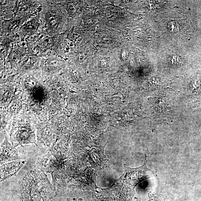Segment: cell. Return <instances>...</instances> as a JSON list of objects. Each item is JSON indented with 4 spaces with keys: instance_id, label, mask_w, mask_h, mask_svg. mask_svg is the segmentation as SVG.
Segmentation results:
<instances>
[{
    "instance_id": "obj_1",
    "label": "cell",
    "mask_w": 201,
    "mask_h": 201,
    "mask_svg": "<svg viewBox=\"0 0 201 201\" xmlns=\"http://www.w3.org/2000/svg\"><path fill=\"white\" fill-rule=\"evenodd\" d=\"M38 169L28 173L22 183L25 197L30 201H37L39 198L41 200L44 196L51 198L54 190L47 175Z\"/></svg>"
},
{
    "instance_id": "obj_2",
    "label": "cell",
    "mask_w": 201,
    "mask_h": 201,
    "mask_svg": "<svg viewBox=\"0 0 201 201\" xmlns=\"http://www.w3.org/2000/svg\"><path fill=\"white\" fill-rule=\"evenodd\" d=\"M146 156L145 155L144 163L141 167L137 168H131L126 165H124V172L119 181L125 185L135 186L142 181L151 177L153 173L146 166Z\"/></svg>"
},
{
    "instance_id": "obj_3",
    "label": "cell",
    "mask_w": 201,
    "mask_h": 201,
    "mask_svg": "<svg viewBox=\"0 0 201 201\" xmlns=\"http://www.w3.org/2000/svg\"><path fill=\"white\" fill-rule=\"evenodd\" d=\"M63 161L54 155L51 151L38 158L37 167L44 172L51 173L55 171L62 169Z\"/></svg>"
},
{
    "instance_id": "obj_4",
    "label": "cell",
    "mask_w": 201,
    "mask_h": 201,
    "mask_svg": "<svg viewBox=\"0 0 201 201\" xmlns=\"http://www.w3.org/2000/svg\"><path fill=\"white\" fill-rule=\"evenodd\" d=\"M11 139L13 147L15 148L22 144L36 143L34 131L27 126H20L13 129L11 134Z\"/></svg>"
},
{
    "instance_id": "obj_5",
    "label": "cell",
    "mask_w": 201,
    "mask_h": 201,
    "mask_svg": "<svg viewBox=\"0 0 201 201\" xmlns=\"http://www.w3.org/2000/svg\"><path fill=\"white\" fill-rule=\"evenodd\" d=\"M25 161H13L1 165V182L16 175L25 163Z\"/></svg>"
},
{
    "instance_id": "obj_6",
    "label": "cell",
    "mask_w": 201,
    "mask_h": 201,
    "mask_svg": "<svg viewBox=\"0 0 201 201\" xmlns=\"http://www.w3.org/2000/svg\"><path fill=\"white\" fill-rule=\"evenodd\" d=\"M20 159L17 150L14 147L11 146L6 138V140L1 144V165Z\"/></svg>"
},
{
    "instance_id": "obj_7",
    "label": "cell",
    "mask_w": 201,
    "mask_h": 201,
    "mask_svg": "<svg viewBox=\"0 0 201 201\" xmlns=\"http://www.w3.org/2000/svg\"><path fill=\"white\" fill-rule=\"evenodd\" d=\"M168 27L169 31L171 32H175L178 30V24L173 21H171L169 22Z\"/></svg>"
}]
</instances>
